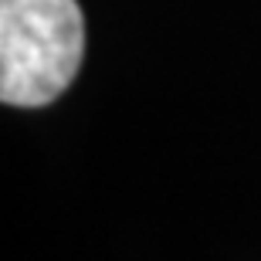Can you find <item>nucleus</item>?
<instances>
[{
    "label": "nucleus",
    "mask_w": 261,
    "mask_h": 261,
    "mask_svg": "<svg viewBox=\"0 0 261 261\" xmlns=\"http://www.w3.org/2000/svg\"><path fill=\"white\" fill-rule=\"evenodd\" d=\"M85 55L75 0H0V98L41 109L71 85Z\"/></svg>",
    "instance_id": "nucleus-1"
}]
</instances>
